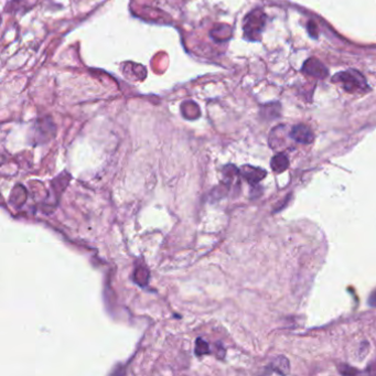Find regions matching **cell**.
<instances>
[{
  "label": "cell",
  "instance_id": "obj_1",
  "mask_svg": "<svg viewBox=\"0 0 376 376\" xmlns=\"http://www.w3.org/2000/svg\"><path fill=\"white\" fill-rule=\"evenodd\" d=\"M266 25V15L262 9L250 11L244 20V36L246 39L256 41L258 40Z\"/></svg>",
  "mask_w": 376,
  "mask_h": 376
},
{
  "label": "cell",
  "instance_id": "obj_2",
  "mask_svg": "<svg viewBox=\"0 0 376 376\" xmlns=\"http://www.w3.org/2000/svg\"><path fill=\"white\" fill-rule=\"evenodd\" d=\"M334 82H340L349 93L364 92L367 88L366 81L363 75L357 71H344L337 74L333 78Z\"/></svg>",
  "mask_w": 376,
  "mask_h": 376
},
{
  "label": "cell",
  "instance_id": "obj_3",
  "mask_svg": "<svg viewBox=\"0 0 376 376\" xmlns=\"http://www.w3.org/2000/svg\"><path fill=\"white\" fill-rule=\"evenodd\" d=\"M302 71L307 75H310V76H313V78H318V79H324L329 74L328 68L325 67V65L322 63L321 61H319L316 58H310L306 61L302 66Z\"/></svg>",
  "mask_w": 376,
  "mask_h": 376
},
{
  "label": "cell",
  "instance_id": "obj_4",
  "mask_svg": "<svg viewBox=\"0 0 376 376\" xmlns=\"http://www.w3.org/2000/svg\"><path fill=\"white\" fill-rule=\"evenodd\" d=\"M290 137L294 139L295 142L299 144H311L315 139L312 130L307 126V125H297V126L292 127L290 131Z\"/></svg>",
  "mask_w": 376,
  "mask_h": 376
},
{
  "label": "cell",
  "instance_id": "obj_5",
  "mask_svg": "<svg viewBox=\"0 0 376 376\" xmlns=\"http://www.w3.org/2000/svg\"><path fill=\"white\" fill-rule=\"evenodd\" d=\"M241 172H242V176L245 178L249 183H254V184L260 182L261 180H263L266 177L265 170H263L261 168H255V167H250V166L243 167V168L241 169Z\"/></svg>",
  "mask_w": 376,
  "mask_h": 376
},
{
  "label": "cell",
  "instance_id": "obj_6",
  "mask_svg": "<svg viewBox=\"0 0 376 376\" xmlns=\"http://www.w3.org/2000/svg\"><path fill=\"white\" fill-rule=\"evenodd\" d=\"M289 167V160L286 155L278 154L271 159V169L277 173H281L286 171Z\"/></svg>",
  "mask_w": 376,
  "mask_h": 376
},
{
  "label": "cell",
  "instance_id": "obj_7",
  "mask_svg": "<svg viewBox=\"0 0 376 376\" xmlns=\"http://www.w3.org/2000/svg\"><path fill=\"white\" fill-rule=\"evenodd\" d=\"M271 368L275 371V373L287 374L289 373V361L284 357L277 358L274 361V363L271 364Z\"/></svg>",
  "mask_w": 376,
  "mask_h": 376
},
{
  "label": "cell",
  "instance_id": "obj_8",
  "mask_svg": "<svg viewBox=\"0 0 376 376\" xmlns=\"http://www.w3.org/2000/svg\"><path fill=\"white\" fill-rule=\"evenodd\" d=\"M208 353V345L203 340L202 341L201 339H198L197 341V354L198 355H202V354H206Z\"/></svg>",
  "mask_w": 376,
  "mask_h": 376
},
{
  "label": "cell",
  "instance_id": "obj_9",
  "mask_svg": "<svg viewBox=\"0 0 376 376\" xmlns=\"http://www.w3.org/2000/svg\"><path fill=\"white\" fill-rule=\"evenodd\" d=\"M308 32H309V34L312 38L318 37V27L313 21H309V24H308Z\"/></svg>",
  "mask_w": 376,
  "mask_h": 376
},
{
  "label": "cell",
  "instance_id": "obj_10",
  "mask_svg": "<svg viewBox=\"0 0 376 376\" xmlns=\"http://www.w3.org/2000/svg\"><path fill=\"white\" fill-rule=\"evenodd\" d=\"M368 303H370V306H372V307H376V290H374L370 298H368Z\"/></svg>",
  "mask_w": 376,
  "mask_h": 376
}]
</instances>
